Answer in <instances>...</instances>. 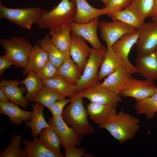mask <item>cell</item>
I'll return each mask as SVG.
<instances>
[{
	"instance_id": "1",
	"label": "cell",
	"mask_w": 157,
	"mask_h": 157,
	"mask_svg": "<svg viewBox=\"0 0 157 157\" xmlns=\"http://www.w3.org/2000/svg\"><path fill=\"white\" fill-rule=\"evenodd\" d=\"M76 11L75 0H62L53 9L41 14L35 24L41 29L58 31L74 21Z\"/></svg>"
},
{
	"instance_id": "2",
	"label": "cell",
	"mask_w": 157,
	"mask_h": 157,
	"mask_svg": "<svg viewBox=\"0 0 157 157\" xmlns=\"http://www.w3.org/2000/svg\"><path fill=\"white\" fill-rule=\"evenodd\" d=\"M140 120L123 111L109 117L99 126L121 144L133 138L139 128Z\"/></svg>"
},
{
	"instance_id": "3",
	"label": "cell",
	"mask_w": 157,
	"mask_h": 157,
	"mask_svg": "<svg viewBox=\"0 0 157 157\" xmlns=\"http://www.w3.org/2000/svg\"><path fill=\"white\" fill-rule=\"evenodd\" d=\"M83 98L78 92L77 93L71 98L69 104L64 108L61 115L65 122L75 130L80 140L95 131L94 128L88 120V115Z\"/></svg>"
},
{
	"instance_id": "4",
	"label": "cell",
	"mask_w": 157,
	"mask_h": 157,
	"mask_svg": "<svg viewBox=\"0 0 157 157\" xmlns=\"http://www.w3.org/2000/svg\"><path fill=\"white\" fill-rule=\"evenodd\" d=\"M46 9L39 7L11 8H7L0 2V18L7 19L24 29L31 30L40 15Z\"/></svg>"
},
{
	"instance_id": "5",
	"label": "cell",
	"mask_w": 157,
	"mask_h": 157,
	"mask_svg": "<svg viewBox=\"0 0 157 157\" xmlns=\"http://www.w3.org/2000/svg\"><path fill=\"white\" fill-rule=\"evenodd\" d=\"M0 44L4 49L3 53L17 67L25 69L33 46L26 38L14 37L8 39L1 38Z\"/></svg>"
},
{
	"instance_id": "6",
	"label": "cell",
	"mask_w": 157,
	"mask_h": 157,
	"mask_svg": "<svg viewBox=\"0 0 157 157\" xmlns=\"http://www.w3.org/2000/svg\"><path fill=\"white\" fill-rule=\"evenodd\" d=\"M106 49L107 48L101 50L91 48L90 56L88 59L81 78L76 85L79 92L100 83L98 78V70Z\"/></svg>"
},
{
	"instance_id": "7",
	"label": "cell",
	"mask_w": 157,
	"mask_h": 157,
	"mask_svg": "<svg viewBox=\"0 0 157 157\" xmlns=\"http://www.w3.org/2000/svg\"><path fill=\"white\" fill-rule=\"evenodd\" d=\"M138 30L139 38L136 44L138 56L155 51L157 48V21L144 22Z\"/></svg>"
},
{
	"instance_id": "8",
	"label": "cell",
	"mask_w": 157,
	"mask_h": 157,
	"mask_svg": "<svg viewBox=\"0 0 157 157\" xmlns=\"http://www.w3.org/2000/svg\"><path fill=\"white\" fill-rule=\"evenodd\" d=\"M98 25L101 37L106 42L107 47H111L125 35L137 30L124 23L116 20L111 22L99 21Z\"/></svg>"
},
{
	"instance_id": "9",
	"label": "cell",
	"mask_w": 157,
	"mask_h": 157,
	"mask_svg": "<svg viewBox=\"0 0 157 157\" xmlns=\"http://www.w3.org/2000/svg\"><path fill=\"white\" fill-rule=\"evenodd\" d=\"M157 92V86L154 81L141 80L131 77L120 95L131 97L136 101L141 100L151 97Z\"/></svg>"
},
{
	"instance_id": "10",
	"label": "cell",
	"mask_w": 157,
	"mask_h": 157,
	"mask_svg": "<svg viewBox=\"0 0 157 157\" xmlns=\"http://www.w3.org/2000/svg\"><path fill=\"white\" fill-rule=\"evenodd\" d=\"M83 98L91 102L100 104L109 105L116 108L122 99L117 95L104 88L100 83L78 92Z\"/></svg>"
},
{
	"instance_id": "11",
	"label": "cell",
	"mask_w": 157,
	"mask_h": 157,
	"mask_svg": "<svg viewBox=\"0 0 157 157\" xmlns=\"http://www.w3.org/2000/svg\"><path fill=\"white\" fill-rule=\"evenodd\" d=\"M48 123L57 134L65 149L67 147L76 146L80 144V139L76 132L68 126L61 116L52 117L49 119Z\"/></svg>"
},
{
	"instance_id": "12",
	"label": "cell",
	"mask_w": 157,
	"mask_h": 157,
	"mask_svg": "<svg viewBox=\"0 0 157 157\" xmlns=\"http://www.w3.org/2000/svg\"><path fill=\"white\" fill-rule=\"evenodd\" d=\"M99 22L98 18L85 24H78L73 22L69 26L72 32L82 37L91 45L92 48L101 50L106 47L101 43L98 37Z\"/></svg>"
},
{
	"instance_id": "13",
	"label": "cell",
	"mask_w": 157,
	"mask_h": 157,
	"mask_svg": "<svg viewBox=\"0 0 157 157\" xmlns=\"http://www.w3.org/2000/svg\"><path fill=\"white\" fill-rule=\"evenodd\" d=\"M139 33L137 30L135 32L123 35L111 47L113 51L121 58L132 74L138 73V72L135 66L130 61L129 55L131 48L137 43Z\"/></svg>"
},
{
	"instance_id": "14",
	"label": "cell",
	"mask_w": 157,
	"mask_h": 157,
	"mask_svg": "<svg viewBox=\"0 0 157 157\" xmlns=\"http://www.w3.org/2000/svg\"><path fill=\"white\" fill-rule=\"evenodd\" d=\"M72 39L69 54L72 60L78 66L82 74L90 55L91 48L82 37L71 32Z\"/></svg>"
},
{
	"instance_id": "15",
	"label": "cell",
	"mask_w": 157,
	"mask_h": 157,
	"mask_svg": "<svg viewBox=\"0 0 157 157\" xmlns=\"http://www.w3.org/2000/svg\"><path fill=\"white\" fill-rule=\"evenodd\" d=\"M132 74L127 67L124 66L109 74L100 84L112 92L120 95L131 77Z\"/></svg>"
},
{
	"instance_id": "16",
	"label": "cell",
	"mask_w": 157,
	"mask_h": 157,
	"mask_svg": "<svg viewBox=\"0 0 157 157\" xmlns=\"http://www.w3.org/2000/svg\"><path fill=\"white\" fill-rule=\"evenodd\" d=\"M19 83L18 80L15 79L7 80L1 79L0 89L7 95L9 100L13 104L20 106L24 108H27L28 106L24 94L26 92V87H18Z\"/></svg>"
},
{
	"instance_id": "17",
	"label": "cell",
	"mask_w": 157,
	"mask_h": 157,
	"mask_svg": "<svg viewBox=\"0 0 157 157\" xmlns=\"http://www.w3.org/2000/svg\"><path fill=\"white\" fill-rule=\"evenodd\" d=\"M138 73L146 79H157V56L155 51L138 56L135 60Z\"/></svg>"
},
{
	"instance_id": "18",
	"label": "cell",
	"mask_w": 157,
	"mask_h": 157,
	"mask_svg": "<svg viewBox=\"0 0 157 157\" xmlns=\"http://www.w3.org/2000/svg\"><path fill=\"white\" fill-rule=\"evenodd\" d=\"M76 11L75 22L78 24L89 22L100 16L108 14L104 8L98 9L90 5L86 0H75Z\"/></svg>"
},
{
	"instance_id": "19",
	"label": "cell",
	"mask_w": 157,
	"mask_h": 157,
	"mask_svg": "<svg viewBox=\"0 0 157 157\" xmlns=\"http://www.w3.org/2000/svg\"><path fill=\"white\" fill-rule=\"evenodd\" d=\"M126 66L121 58L113 50L111 47H107L104 58L98 73L100 81L121 67Z\"/></svg>"
},
{
	"instance_id": "20",
	"label": "cell",
	"mask_w": 157,
	"mask_h": 157,
	"mask_svg": "<svg viewBox=\"0 0 157 157\" xmlns=\"http://www.w3.org/2000/svg\"><path fill=\"white\" fill-rule=\"evenodd\" d=\"M32 109L30 119L25 122V125L31 129V133L33 138H36L43 129L51 126L45 121L43 111L45 107L42 104L35 102L31 103Z\"/></svg>"
},
{
	"instance_id": "21",
	"label": "cell",
	"mask_w": 157,
	"mask_h": 157,
	"mask_svg": "<svg viewBox=\"0 0 157 157\" xmlns=\"http://www.w3.org/2000/svg\"><path fill=\"white\" fill-rule=\"evenodd\" d=\"M32 113V111L23 110L11 102L0 101V114L7 116L12 124L20 126L23 122L30 119Z\"/></svg>"
},
{
	"instance_id": "22",
	"label": "cell",
	"mask_w": 157,
	"mask_h": 157,
	"mask_svg": "<svg viewBox=\"0 0 157 157\" xmlns=\"http://www.w3.org/2000/svg\"><path fill=\"white\" fill-rule=\"evenodd\" d=\"M42 81L45 86L65 97L72 98L79 92L76 85L57 75Z\"/></svg>"
},
{
	"instance_id": "23",
	"label": "cell",
	"mask_w": 157,
	"mask_h": 157,
	"mask_svg": "<svg viewBox=\"0 0 157 157\" xmlns=\"http://www.w3.org/2000/svg\"><path fill=\"white\" fill-rule=\"evenodd\" d=\"M115 108L110 105L91 102L87 105L86 109L89 119L100 125L110 116L116 113Z\"/></svg>"
},
{
	"instance_id": "24",
	"label": "cell",
	"mask_w": 157,
	"mask_h": 157,
	"mask_svg": "<svg viewBox=\"0 0 157 157\" xmlns=\"http://www.w3.org/2000/svg\"><path fill=\"white\" fill-rule=\"evenodd\" d=\"M48 60L46 53L38 43L35 44L31 49L23 74L25 75L31 71L37 73Z\"/></svg>"
},
{
	"instance_id": "25",
	"label": "cell",
	"mask_w": 157,
	"mask_h": 157,
	"mask_svg": "<svg viewBox=\"0 0 157 157\" xmlns=\"http://www.w3.org/2000/svg\"><path fill=\"white\" fill-rule=\"evenodd\" d=\"M71 32L69 26H67L58 31L50 30L49 33L52 43L66 58L70 57L69 50L72 41Z\"/></svg>"
},
{
	"instance_id": "26",
	"label": "cell",
	"mask_w": 157,
	"mask_h": 157,
	"mask_svg": "<svg viewBox=\"0 0 157 157\" xmlns=\"http://www.w3.org/2000/svg\"><path fill=\"white\" fill-rule=\"evenodd\" d=\"M27 157H62L59 154L48 148L37 138L31 140H24Z\"/></svg>"
},
{
	"instance_id": "27",
	"label": "cell",
	"mask_w": 157,
	"mask_h": 157,
	"mask_svg": "<svg viewBox=\"0 0 157 157\" xmlns=\"http://www.w3.org/2000/svg\"><path fill=\"white\" fill-rule=\"evenodd\" d=\"M108 16L112 20L124 23L138 30L144 22L138 13L133 9L127 6L123 9Z\"/></svg>"
},
{
	"instance_id": "28",
	"label": "cell",
	"mask_w": 157,
	"mask_h": 157,
	"mask_svg": "<svg viewBox=\"0 0 157 157\" xmlns=\"http://www.w3.org/2000/svg\"><path fill=\"white\" fill-rule=\"evenodd\" d=\"M37 42L47 53L48 60L58 68L63 63L66 58L52 43L50 36L47 34L44 37L38 40Z\"/></svg>"
},
{
	"instance_id": "29",
	"label": "cell",
	"mask_w": 157,
	"mask_h": 157,
	"mask_svg": "<svg viewBox=\"0 0 157 157\" xmlns=\"http://www.w3.org/2000/svg\"><path fill=\"white\" fill-rule=\"evenodd\" d=\"M56 75L76 85L82 74L77 65L69 57L65 58L62 64L58 68Z\"/></svg>"
},
{
	"instance_id": "30",
	"label": "cell",
	"mask_w": 157,
	"mask_h": 157,
	"mask_svg": "<svg viewBox=\"0 0 157 157\" xmlns=\"http://www.w3.org/2000/svg\"><path fill=\"white\" fill-rule=\"evenodd\" d=\"M19 84L24 85L27 92L25 97L28 102L31 101L37 93L45 85L37 74L34 72H30L24 79L19 81Z\"/></svg>"
},
{
	"instance_id": "31",
	"label": "cell",
	"mask_w": 157,
	"mask_h": 157,
	"mask_svg": "<svg viewBox=\"0 0 157 157\" xmlns=\"http://www.w3.org/2000/svg\"><path fill=\"white\" fill-rule=\"evenodd\" d=\"M134 108L138 114L144 115L148 120L151 119L157 112V92L147 98L136 101Z\"/></svg>"
},
{
	"instance_id": "32",
	"label": "cell",
	"mask_w": 157,
	"mask_h": 157,
	"mask_svg": "<svg viewBox=\"0 0 157 157\" xmlns=\"http://www.w3.org/2000/svg\"><path fill=\"white\" fill-rule=\"evenodd\" d=\"M39 140L45 146L64 157L62 154L60 147V140L53 129L51 126L43 129L39 135Z\"/></svg>"
},
{
	"instance_id": "33",
	"label": "cell",
	"mask_w": 157,
	"mask_h": 157,
	"mask_svg": "<svg viewBox=\"0 0 157 157\" xmlns=\"http://www.w3.org/2000/svg\"><path fill=\"white\" fill-rule=\"evenodd\" d=\"M65 98L44 86L37 93L31 101L39 103L49 109L55 101Z\"/></svg>"
},
{
	"instance_id": "34",
	"label": "cell",
	"mask_w": 157,
	"mask_h": 157,
	"mask_svg": "<svg viewBox=\"0 0 157 157\" xmlns=\"http://www.w3.org/2000/svg\"><path fill=\"white\" fill-rule=\"evenodd\" d=\"M22 135L15 134L7 147L0 151V157H27L25 148L21 147Z\"/></svg>"
},
{
	"instance_id": "35",
	"label": "cell",
	"mask_w": 157,
	"mask_h": 157,
	"mask_svg": "<svg viewBox=\"0 0 157 157\" xmlns=\"http://www.w3.org/2000/svg\"><path fill=\"white\" fill-rule=\"evenodd\" d=\"M154 2V0H131L127 6L135 10L144 21L149 17Z\"/></svg>"
},
{
	"instance_id": "36",
	"label": "cell",
	"mask_w": 157,
	"mask_h": 157,
	"mask_svg": "<svg viewBox=\"0 0 157 157\" xmlns=\"http://www.w3.org/2000/svg\"><path fill=\"white\" fill-rule=\"evenodd\" d=\"M58 68L48 60L37 73L39 78L44 80L56 75Z\"/></svg>"
},
{
	"instance_id": "37",
	"label": "cell",
	"mask_w": 157,
	"mask_h": 157,
	"mask_svg": "<svg viewBox=\"0 0 157 157\" xmlns=\"http://www.w3.org/2000/svg\"><path fill=\"white\" fill-rule=\"evenodd\" d=\"M131 0H110L104 8L108 15L124 9L129 4Z\"/></svg>"
},
{
	"instance_id": "38",
	"label": "cell",
	"mask_w": 157,
	"mask_h": 157,
	"mask_svg": "<svg viewBox=\"0 0 157 157\" xmlns=\"http://www.w3.org/2000/svg\"><path fill=\"white\" fill-rule=\"evenodd\" d=\"M71 101V99L69 98L55 101L49 109L51 113L52 117L61 116L65 106L70 103Z\"/></svg>"
},
{
	"instance_id": "39",
	"label": "cell",
	"mask_w": 157,
	"mask_h": 157,
	"mask_svg": "<svg viewBox=\"0 0 157 157\" xmlns=\"http://www.w3.org/2000/svg\"><path fill=\"white\" fill-rule=\"evenodd\" d=\"M65 150V157H88V156H90L85 154L84 148H77L76 146H69L66 148Z\"/></svg>"
},
{
	"instance_id": "40",
	"label": "cell",
	"mask_w": 157,
	"mask_h": 157,
	"mask_svg": "<svg viewBox=\"0 0 157 157\" xmlns=\"http://www.w3.org/2000/svg\"><path fill=\"white\" fill-rule=\"evenodd\" d=\"M14 65L13 62L7 56L4 55L0 56V76H1L4 73L6 69Z\"/></svg>"
},
{
	"instance_id": "41",
	"label": "cell",
	"mask_w": 157,
	"mask_h": 157,
	"mask_svg": "<svg viewBox=\"0 0 157 157\" xmlns=\"http://www.w3.org/2000/svg\"><path fill=\"white\" fill-rule=\"evenodd\" d=\"M149 17L152 21H157V0H154L152 9Z\"/></svg>"
},
{
	"instance_id": "42",
	"label": "cell",
	"mask_w": 157,
	"mask_h": 157,
	"mask_svg": "<svg viewBox=\"0 0 157 157\" xmlns=\"http://www.w3.org/2000/svg\"><path fill=\"white\" fill-rule=\"evenodd\" d=\"M6 94L0 89V101L6 102L9 101Z\"/></svg>"
},
{
	"instance_id": "43",
	"label": "cell",
	"mask_w": 157,
	"mask_h": 157,
	"mask_svg": "<svg viewBox=\"0 0 157 157\" xmlns=\"http://www.w3.org/2000/svg\"><path fill=\"white\" fill-rule=\"evenodd\" d=\"M106 6L110 0H101Z\"/></svg>"
},
{
	"instance_id": "44",
	"label": "cell",
	"mask_w": 157,
	"mask_h": 157,
	"mask_svg": "<svg viewBox=\"0 0 157 157\" xmlns=\"http://www.w3.org/2000/svg\"><path fill=\"white\" fill-rule=\"evenodd\" d=\"M155 52L156 53V54L157 56V48L156 49V50L155 51Z\"/></svg>"
}]
</instances>
